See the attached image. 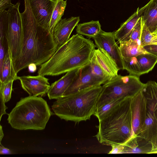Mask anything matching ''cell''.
<instances>
[{
  "label": "cell",
  "instance_id": "d6a6232c",
  "mask_svg": "<svg viewBox=\"0 0 157 157\" xmlns=\"http://www.w3.org/2000/svg\"><path fill=\"white\" fill-rule=\"evenodd\" d=\"M112 149L108 154H121L122 153L123 144H115L111 146Z\"/></svg>",
  "mask_w": 157,
  "mask_h": 157
},
{
  "label": "cell",
  "instance_id": "d590c367",
  "mask_svg": "<svg viewBox=\"0 0 157 157\" xmlns=\"http://www.w3.org/2000/svg\"><path fill=\"white\" fill-rule=\"evenodd\" d=\"M28 67L30 71L32 72L35 71L36 69V66L34 64H30Z\"/></svg>",
  "mask_w": 157,
  "mask_h": 157
},
{
  "label": "cell",
  "instance_id": "484cf974",
  "mask_svg": "<svg viewBox=\"0 0 157 157\" xmlns=\"http://www.w3.org/2000/svg\"><path fill=\"white\" fill-rule=\"evenodd\" d=\"M126 98H121L115 99L104 104L97 108L94 115L98 118V121L100 120Z\"/></svg>",
  "mask_w": 157,
  "mask_h": 157
},
{
  "label": "cell",
  "instance_id": "f546056e",
  "mask_svg": "<svg viewBox=\"0 0 157 157\" xmlns=\"http://www.w3.org/2000/svg\"><path fill=\"white\" fill-rule=\"evenodd\" d=\"M142 26V21L141 16L138 21L129 38V40L133 41H140Z\"/></svg>",
  "mask_w": 157,
  "mask_h": 157
},
{
  "label": "cell",
  "instance_id": "7402d4cb",
  "mask_svg": "<svg viewBox=\"0 0 157 157\" xmlns=\"http://www.w3.org/2000/svg\"><path fill=\"white\" fill-rule=\"evenodd\" d=\"M76 31L78 34L85 36L89 38H93L102 30L99 21H91L78 24Z\"/></svg>",
  "mask_w": 157,
  "mask_h": 157
},
{
  "label": "cell",
  "instance_id": "83f0119b",
  "mask_svg": "<svg viewBox=\"0 0 157 157\" xmlns=\"http://www.w3.org/2000/svg\"><path fill=\"white\" fill-rule=\"evenodd\" d=\"M14 81L12 79L5 82H0V95L3 97L5 102L10 99Z\"/></svg>",
  "mask_w": 157,
  "mask_h": 157
},
{
  "label": "cell",
  "instance_id": "52a82bcc",
  "mask_svg": "<svg viewBox=\"0 0 157 157\" xmlns=\"http://www.w3.org/2000/svg\"><path fill=\"white\" fill-rule=\"evenodd\" d=\"M142 91L146 99V117L138 135L151 143L153 147L157 136V83L148 81Z\"/></svg>",
  "mask_w": 157,
  "mask_h": 157
},
{
  "label": "cell",
  "instance_id": "cb8c5ba5",
  "mask_svg": "<svg viewBox=\"0 0 157 157\" xmlns=\"http://www.w3.org/2000/svg\"><path fill=\"white\" fill-rule=\"evenodd\" d=\"M67 3L66 0H58L51 17L48 29V30L52 33L56 25L62 19Z\"/></svg>",
  "mask_w": 157,
  "mask_h": 157
},
{
  "label": "cell",
  "instance_id": "44dd1931",
  "mask_svg": "<svg viewBox=\"0 0 157 157\" xmlns=\"http://www.w3.org/2000/svg\"><path fill=\"white\" fill-rule=\"evenodd\" d=\"M12 79L18 80V76L14 70L8 48L5 55L2 65L0 67V82H5Z\"/></svg>",
  "mask_w": 157,
  "mask_h": 157
},
{
  "label": "cell",
  "instance_id": "f35d334b",
  "mask_svg": "<svg viewBox=\"0 0 157 157\" xmlns=\"http://www.w3.org/2000/svg\"><path fill=\"white\" fill-rule=\"evenodd\" d=\"M152 33L154 35H157V29L153 33Z\"/></svg>",
  "mask_w": 157,
  "mask_h": 157
},
{
  "label": "cell",
  "instance_id": "9c48e42d",
  "mask_svg": "<svg viewBox=\"0 0 157 157\" xmlns=\"http://www.w3.org/2000/svg\"><path fill=\"white\" fill-rule=\"evenodd\" d=\"M107 81L106 80L97 76L93 73L90 63L78 69L72 83L62 97L89 87L101 85Z\"/></svg>",
  "mask_w": 157,
  "mask_h": 157
},
{
  "label": "cell",
  "instance_id": "ba28073f",
  "mask_svg": "<svg viewBox=\"0 0 157 157\" xmlns=\"http://www.w3.org/2000/svg\"><path fill=\"white\" fill-rule=\"evenodd\" d=\"M20 3L13 4L7 10L9 25L6 36L8 48L13 64L19 58L21 52L23 38V29Z\"/></svg>",
  "mask_w": 157,
  "mask_h": 157
},
{
  "label": "cell",
  "instance_id": "277c9868",
  "mask_svg": "<svg viewBox=\"0 0 157 157\" xmlns=\"http://www.w3.org/2000/svg\"><path fill=\"white\" fill-rule=\"evenodd\" d=\"M102 86L97 85L63 96L52 106L54 114L61 119L76 123L90 119L97 108Z\"/></svg>",
  "mask_w": 157,
  "mask_h": 157
},
{
  "label": "cell",
  "instance_id": "6da1fadb",
  "mask_svg": "<svg viewBox=\"0 0 157 157\" xmlns=\"http://www.w3.org/2000/svg\"><path fill=\"white\" fill-rule=\"evenodd\" d=\"M21 13L23 38L20 56L13 64L16 74L30 64L40 66L48 60L57 48L52 33L39 25L32 13L29 0H24Z\"/></svg>",
  "mask_w": 157,
  "mask_h": 157
},
{
  "label": "cell",
  "instance_id": "e575fe53",
  "mask_svg": "<svg viewBox=\"0 0 157 157\" xmlns=\"http://www.w3.org/2000/svg\"><path fill=\"white\" fill-rule=\"evenodd\" d=\"M0 154H12V152L9 149L4 147L1 143H0Z\"/></svg>",
  "mask_w": 157,
  "mask_h": 157
},
{
  "label": "cell",
  "instance_id": "4dcf8cb0",
  "mask_svg": "<svg viewBox=\"0 0 157 157\" xmlns=\"http://www.w3.org/2000/svg\"><path fill=\"white\" fill-rule=\"evenodd\" d=\"M11 0H0V13L9 9L13 5Z\"/></svg>",
  "mask_w": 157,
  "mask_h": 157
},
{
  "label": "cell",
  "instance_id": "ffe728a7",
  "mask_svg": "<svg viewBox=\"0 0 157 157\" xmlns=\"http://www.w3.org/2000/svg\"><path fill=\"white\" fill-rule=\"evenodd\" d=\"M122 57L130 58L148 53L141 44L140 41L131 40L119 43Z\"/></svg>",
  "mask_w": 157,
  "mask_h": 157
},
{
  "label": "cell",
  "instance_id": "7c38bea8",
  "mask_svg": "<svg viewBox=\"0 0 157 157\" xmlns=\"http://www.w3.org/2000/svg\"><path fill=\"white\" fill-rule=\"evenodd\" d=\"M146 104V99L142 90L132 98V135H138L141 131L145 119Z\"/></svg>",
  "mask_w": 157,
  "mask_h": 157
},
{
  "label": "cell",
  "instance_id": "8992f818",
  "mask_svg": "<svg viewBox=\"0 0 157 157\" xmlns=\"http://www.w3.org/2000/svg\"><path fill=\"white\" fill-rule=\"evenodd\" d=\"M144 85L139 77L118 75L102 86L97 108L115 99L132 98L143 89Z\"/></svg>",
  "mask_w": 157,
  "mask_h": 157
},
{
  "label": "cell",
  "instance_id": "8fae6325",
  "mask_svg": "<svg viewBox=\"0 0 157 157\" xmlns=\"http://www.w3.org/2000/svg\"><path fill=\"white\" fill-rule=\"evenodd\" d=\"M58 0H29L38 24L48 30L51 17Z\"/></svg>",
  "mask_w": 157,
  "mask_h": 157
},
{
  "label": "cell",
  "instance_id": "5bb4252c",
  "mask_svg": "<svg viewBox=\"0 0 157 157\" xmlns=\"http://www.w3.org/2000/svg\"><path fill=\"white\" fill-rule=\"evenodd\" d=\"M79 21V17H72L67 19H61L57 23L52 34L57 48L69 40L71 33Z\"/></svg>",
  "mask_w": 157,
  "mask_h": 157
},
{
  "label": "cell",
  "instance_id": "603a6c76",
  "mask_svg": "<svg viewBox=\"0 0 157 157\" xmlns=\"http://www.w3.org/2000/svg\"><path fill=\"white\" fill-rule=\"evenodd\" d=\"M136 58L140 66L142 75L151 71L157 63V57L149 53L140 55Z\"/></svg>",
  "mask_w": 157,
  "mask_h": 157
},
{
  "label": "cell",
  "instance_id": "9a60e30c",
  "mask_svg": "<svg viewBox=\"0 0 157 157\" xmlns=\"http://www.w3.org/2000/svg\"><path fill=\"white\" fill-rule=\"evenodd\" d=\"M79 68L66 73L60 79L53 83L50 86L47 94L49 99H58L62 97L72 83Z\"/></svg>",
  "mask_w": 157,
  "mask_h": 157
},
{
  "label": "cell",
  "instance_id": "1f68e13d",
  "mask_svg": "<svg viewBox=\"0 0 157 157\" xmlns=\"http://www.w3.org/2000/svg\"><path fill=\"white\" fill-rule=\"evenodd\" d=\"M146 50L157 57V45L150 44L143 46Z\"/></svg>",
  "mask_w": 157,
  "mask_h": 157
},
{
  "label": "cell",
  "instance_id": "5b68a950",
  "mask_svg": "<svg viewBox=\"0 0 157 157\" xmlns=\"http://www.w3.org/2000/svg\"><path fill=\"white\" fill-rule=\"evenodd\" d=\"M54 114L41 97L29 95L21 100L8 114L9 123L13 128L42 130Z\"/></svg>",
  "mask_w": 157,
  "mask_h": 157
},
{
  "label": "cell",
  "instance_id": "4fadbf2b",
  "mask_svg": "<svg viewBox=\"0 0 157 157\" xmlns=\"http://www.w3.org/2000/svg\"><path fill=\"white\" fill-rule=\"evenodd\" d=\"M23 89L29 95L42 97L47 93L50 87L49 79L45 76H18Z\"/></svg>",
  "mask_w": 157,
  "mask_h": 157
},
{
  "label": "cell",
  "instance_id": "74e56055",
  "mask_svg": "<svg viewBox=\"0 0 157 157\" xmlns=\"http://www.w3.org/2000/svg\"><path fill=\"white\" fill-rule=\"evenodd\" d=\"M0 143H1V141L2 140V139L4 136V134L3 132V131L2 130V126L0 125Z\"/></svg>",
  "mask_w": 157,
  "mask_h": 157
},
{
  "label": "cell",
  "instance_id": "4316f807",
  "mask_svg": "<svg viewBox=\"0 0 157 157\" xmlns=\"http://www.w3.org/2000/svg\"><path fill=\"white\" fill-rule=\"evenodd\" d=\"M140 40L143 46L150 44L157 45V35L151 33L143 21Z\"/></svg>",
  "mask_w": 157,
  "mask_h": 157
},
{
  "label": "cell",
  "instance_id": "836d02e7",
  "mask_svg": "<svg viewBox=\"0 0 157 157\" xmlns=\"http://www.w3.org/2000/svg\"><path fill=\"white\" fill-rule=\"evenodd\" d=\"M0 121L2 116L4 114H6V110L7 109V107L5 104L6 103L3 97L0 95Z\"/></svg>",
  "mask_w": 157,
  "mask_h": 157
},
{
  "label": "cell",
  "instance_id": "d4e9b609",
  "mask_svg": "<svg viewBox=\"0 0 157 157\" xmlns=\"http://www.w3.org/2000/svg\"><path fill=\"white\" fill-rule=\"evenodd\" d=\"M124 69L126 70L130 75L139 77L142 75L140 66L136 57H122Z\"/></svg>",
  "mask_w": 157,
  "mask_h": 157
},
{
  "label": "cell",
  "instance_id": "f1b7e54d",
  "mask_svg": "<svg viewBox=\"0 0 157 157\" xmlns=\"http://www.w3.org/2000/svg\"><path fill=\"white\" fill-rule=\"evenodd\" d=\"M90 64L92 71L95 75L104 78L107 81L110 79L109 78L98 63L94 54L91 59Z\"/></svg>",
  "mask_w": 157,
  "mask_h": 157
},
{
  "label": "cell",
  "instance_id": "7a4b0ae2",
  "mask_svg": "<svg viewBox=\"0 0 157 157\" xmlns=\"http://www.w3.org/2000/svg\"><path fill=\"white\" fill-rule=\"evenodd\" d=\"M95 47L89 38L78 33L74 35L40 66L38 74L56 76L80 68L90 63Z\"/></svg>",
  "mask_w": 157,
  "mask_h": 157
},
{
  "label": "cell",
  "instance_id": "3957f363",
  "mask_svg": "<svg viewBox=\"0 0 157 157\" xmlns=\"http://www.w3.org/2000/svg\"><path fill=\"white\" fill-rule=\"evenodd\" d=\"M132 97L126 98L103 118L96 127L95 136L104 145L123 144L132 135L131 103Z\"/></svg>",
  "mask_w": 157,
  "mask_h": 157
},
{
  "label": "cell",
  "instance_id": "30bf717a",
  "mask_svg": "<svg viewBox=\"0 0 157 157\" xmlns=\"http://www.w3.org/2000/svg\"><path fill=\"white\" fill-rule=\"evenodd\" d=\"M93 39L96 47L102 49L111 57L119 70L124 69L119 46L115 41L114 32H107L102 30Z\"/></svg>",
  "mask_w": 157,
  "mask_h": 157
},
{
  "label": "cell",
  "instance_id": "8d00e7d4",
  "mask_svg": "<svg viewBox=\"0 0 157 157\" xmlns=\"http://www.w3.org/2000/svg\"><path fill=\"white\" fill-rule=\"evenodd\" d=\"M156 151H157V136L153 146V151L151 152ZM151 152L150 154H151Z\"/></svg>",
  "mask_w": 157,
  "mask_h": 157
},
{
  "label": "cell",
  "instance_id": "ac0fdd59",
  "mask_svg": "<svg viewBox=\"0 0 157 157\" xmlns=\"http://www.w3.org/2000/svg\"><path fill=\"white\" fill-rule=\"evenodd\" d=\"M94 55L98 64L110 79L117 76L118 69L117 65L103 49H95Z\"/></svg>",
  "mask_w": 157,
  "mask_h": 157
},
{
  "label": "cell",
  "instance_id": "e0dca14e",
  "mask_svg": "<svg viewBox=\"0 0 157 157\" xmlns=\"http://www.w3.org/2000/svg\"><path fill=\"white\" fill-rule=\"evenodd\" d=\"M144 9V6L140 8H138L117 30L114 31L115 39L119 43L129 40L132 32L142 15Z\"/></svg>",
  "mask_w": 157,
  "mask_h": 157
},
{
  "label": "cell",
  "instance_id": "d6986e66",
  "mask_svg": "<svg viewBox=\"0 0 157 157\" xmlns=\"http://www.w3.org/2000/svg\"><path fill=\"white\" fill-rule=\"evenodd\" d=\"M141 17L149 30L153 33L157 29V0H151L144 6Z\"/></svg>",
  "mask_w": 157,
  "mask_h": 157
},
{
  "label": "cell",
  "instance_id": "2e32d148",
  "mask_svg": "<svg viewBox=\"0 0 157 157\" xmlns=\"http://www.w3.org/2000/svg\"><path fill=\"white\" fill-rule=\"evenodd\" d=\"M122 153H146L153 151L152 144L139 135H132L123 144Z\"/></svg>",
  "mask_w": 157,
  "mask_h": 157
}]
</instances>
